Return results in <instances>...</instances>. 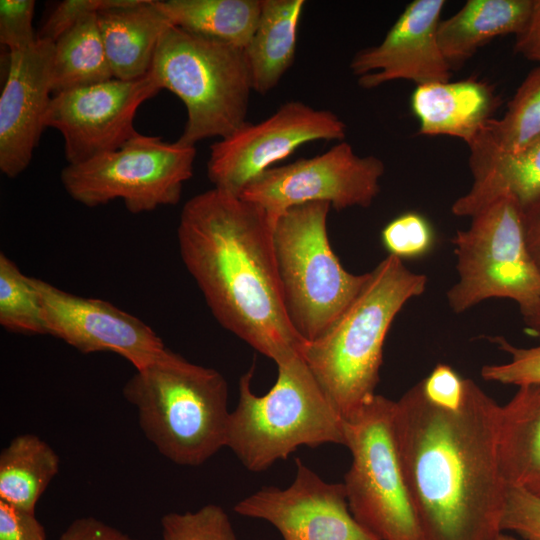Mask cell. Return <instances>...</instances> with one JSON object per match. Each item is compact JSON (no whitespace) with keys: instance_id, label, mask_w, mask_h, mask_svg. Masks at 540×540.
I'll use <instances>...</instances> for the list:
<instances>
[{"instance_id":"obj_1","label":"cell","mask_w":540,"mask_h":540,"mask_svg":"<svg viewBox=\"0 0 540 540\" xmlns=\"http://www.w3.org/2000/svg\"><path fill=\"white\" fill-rule=\"evenodd\" d=\"M500 405L465 379L454 408L420 382L395 401L394 434L424 540H496L508 484L498 452Z\"/></svg>"},{"instance_id":"obj_2","label":"cell","mask_w":540,"mask_h":540,"mask_svg":"<svg viewBox=\"0 0 540 540\" xmlns=\"http://www.w3.org/2000/svg\"><path fill=\"white\" fill-rule=\"evenodd\" d=\"M273 228L260 206L212 188L184 204L177 240L218 323L279 365L300 354L305 341L286 311Z\"/></svg>"},{"instance_id":"obj_3","label":"cell","mask_w":540,"mask_h":540,"mask_svg":"<svg viewBox=\"0 0 540 540\" xmlns=\"http://www.w3.org/2000/svg\"><path fill=\"white\" fill-rule=\"evenodd\" d=\"M427 277L409 270L393 255L369 272L362 290L300 355L346 419L375 395L390 326L402 307L426 289Z\"/></svg>"},{"instance_id":"obj_4","label":"cell","mask_w":540,"mask_h":540,"mask_svg":"<svg viewBox=\"0 0 540 540\" xmlns=\"http://www.w3.org/2000/svg\"><path fill=\"white\" fill-rule=\"evenodd\" d=\"M139 426L158 452L182 466H199L226 447L228 385L217 370L169 348L136 370L123 387Z\"/></svg>"},{"instance_id":"obj_5","label":"cell","mask_w":540,"mask_h":540,"mask_svg":"<svg viewBox=\"0 0 540 540\" xmlns=\"http://www.w3.org/2000/svg\"><path fill=\"white\" fill-rule=\"evenodd\" d=\"M272 388L256 395L254 366L239 379L226 447L251 472H263L302 446H345V421L300 354L277 365Z\"/></svg>"},{"instance_id":"obj_6","label":"cell","mask_w":540,"mask_h":540,"mask_svg":"<svg viewBox=\"0 0 540 540\" xmlns=\"http://www.w3.org/2000/svg\"><path fill=\"white\" fill-rule=\"evenodd\" d=\"M159 88L184 103L187 121L180 142L224 138L246 120L253 91L244 49L170 26L149 71Z\"/></svg>"},{"instance_id":"obj_7","label":"cell","mask_w":540,"mask_h":540,"mask_svg":"<svg viewBox=\"0 0 540 540\" xmlns=\"http://www.w3.org/2000/svg\"><path fill=\"white\" fill-rule=\"evenodd\" d=\"M331 206L311 202L285 211L275 222L273 243L284 303L291 324L306 342L319 338L352 303L369 272H348L327 231Z\"/></svg>"},{"instance_id":"obj_8","label":"cell","mask_w":540,"mask_h":540,"mask_svg":"<svg viewBox=\"0 0 540 540\" xmlns=\"http://www.w3.org/2000/svg\"><path fill=\"white\" fill-rule=\"evenodd\" d=\"M395 401L376 394L345 421L344 477L354 518L380 540H424L394 434Z\"/></svg>"},{"instance_id":"obj_9","label":"cell","mask_w":540,"mask_h":540,"mask_svg":"<svg viewBox=\"0 0 540 540\" xmlns=\"http://www.w3.org/2000/svg\"><path fill=\"white\" fill-rule=\"evenodd\" d=\"M471 218L452 239L459 278L447 292L449 307L462 313L490 298L512 299L519 309L538 301L540 273L527 249L519 204L503 196Z\"/></svg>"},{"instance_id":"obj_10","label":"cell","mask_w":540,"mask_h":540,"mask_svg":"<svg viewBox=\"0 0 540 540\" xmlns=\"http://www.w3.org/2000/svg\"><path fill=\"white\" fill-rule=\"evenodd\" d=\"M195 157V146L138 133L117 150L67 164L60 179L69 196L84 206L120 199L129 212L139 214L180 201Z\"/></svg>"},{"instance_id":"obj_11","label":"cell","mask_w":540,"mask_h":540,"mask_svg":"<svg viewBox=\"0 0 540 540\" xmlns=\"http://www.w3.org/2000/svg\"><path fill=\"white\" fill-rule=\"evenodd\" d=\"M384 172L381 159L360 156L340 141L322 154L266 170L239 197L263 208L275 225L285 211L305 203L326 202L336 210L366 208L379 194Z\"/></svg>"},{"instance_id":"obj_12","label":"cell","mask_w":540,"mask_h":540,"mask_svg":"<svg viewBox=\"0 0 540 540\" xmlns=\"http://www.w3.org/2000/svg\"><path fill=\"white\" fill-rule=\"evenodd\" d=\"M346 125L327 109L291 100L258 123L245 122L210 146L207 175L214 188L239 196L254 178L303 144L343 140Z\"/></svg>"},{"instance_id":"obj_13","label":"cell","mask_w":540,"mask_h":540,"mask_svg":"<svg viewBox=\"0 0 540 540\" xmlns=\"http://www.w3.org/2000/svg\"><path fill=\"white\" fill-rule=\"evenodd\" d=\"M160 90L149 73L66 90L51 97L44 125L62 134L68 164H79L117 150L137 135V109Z\"/></svg>"},{"instance_id":"obj_14","label":"cell","mask_w":540,"mask_h":540,"mask_svg":"<svg viewBox=\"0 0 540 540\" xmlns=\"http://www.w3.org/2000/svg\"><path fill=\"white\" fill-rule=\"evenodd\" d=\"M31 282L40 300L47 335L81 353L112 352L139 370L167 350L149 325L112 303L74 295L40 278L31 277Z\"/></svg>"},{"instance_id":"obj_15","label":"cell","mask_w":540,"mask_h":540,"mask_svg":"<svg viewBox=\"0 0 540 540\" xmlns=\"http://www.w3.org/2000/svg\"><path fill=\"white\" fill-rule=\"evenodd\" d=\"M234 511L269 522L283 540H380L352 515L343 483L323 480L299 458L288 487H262Z\"/></svg>"},{"instance_id":"obj_16","label":"cell","mask_w":540,"mask_h":540,"mask_svg":"<svg viewBox=\"0 0 540 540\" xmlns=\"http://www.w3.org/2000/svg\"><path fill=\"white\" fill-rule=\"evenodd\" d=\"M444 5V0H414L406 6L378 45L352 58L349 67L358 84L372 89L395 80L417 86L450 81L452 67L437 37Z\"/></svg>"},{"instance_id":"obj_17","label":"cell","mask_w":540,"mask_h":540,"mask_svg":"<svg viewBox=\"0 0 540 540\" xmlns=\"http://www.w3.org/2000/svg\"><path fill=\"white\" fill-rule=\"evenodd\" d=\"M54 43L39 40L9 51V65L0 96V170L20 175L30 164L45 128L52 97Z\"/></svg>"},{"instance_id":"obj_18","label":"cell","mask_w":540,"mask_h":540,"mask_svg":"<svg viewBox=\"0 0 540 540\" xmlns=\"http://www.w3.org/2000/svg\"><path fill=\"white\" fill-rule=\"evenodd\" d=\"M498 98L474 79L416 86L411 107L423 135L459 138L469 146L493 119Z\"/></svg>"},{"instance_id":"obj_19","label":"cell","mask_w":540,"mask_h":540,"mask_svg":"<svg viewBox=\"0 0 540 540\" xmlns=\"http://www.w3.org/2000/svg\"><path fill=\"white\" fill-rule=\"evenodd\" d=\"M469 166L473 183L453 203L455 216L472 217L503 196L522 210L540 202V137L513 153H470Z\"/></svg>"},{"instance_id":"obj_20","label":"cell","mask_w":540,"mask_h":540,"mask_svg":"<svg viewBox=\"0 0 540 540\" xmlns=\"http://www.w3.org/2000/svg\"><path fill=\"white\" fill-rule=\"evenodd\" d=\"M97 22L113 77L120 80L149 73L161 37L173 25L155 0L100 10Z\"/></svg>"},{"instance_id":"obj_21","label":"cell","mask_w":540,"mask_h":540,"mask_svg":"<svg viewBox=\"0 0 540 540\" xmlns=\"http://www.w3.org/2000/svg\"><path fill=\"white\" fill-rule=\"evenodd\" d=\"M498 452L507 484L540 498V382L500 406Z\"/></svg>"},{"instance_id":"obj_22","label":"cell","mask_w":540,"mask_h":540,"mask_svg":"<svg viewBox=\"0 0 540 540\" xmlns=\"http://www.w3.org/2000/svg\"><path fill=\"white\" fill-rule=\"evenodd\" d=\"M534 0H468L447 19L440 20L437 37L453 68L479 47L507 34H519L527 24Z\"/></svg>"},{"instance_id":"obj_23","label":"cell","mask_w":540,"mask_h":540,"mask_svg":"<svg viewBox=\"0 0 540 540\" xmlns=\"http://www.w3.org/2000/svg\"><path fill=\"white\" fill-rule=\"evenodd\" d=\"M304 6V0H261L257 27L244 48L253 91H271L293 64Z\"/></svg>"},{"instance_id":"obj_24","label":"cell","mask_w":540,"mask_h":540,"mask_svg":"<svg viewBox=\"0 0 540 540\" xmlns=\"http://www.w3.org/2000/svg\"><path fill=\"white\" fill-rule=\"evenodd\" d=\"M155 1L174 26L242 49L250 42L261 13V0Z\"/></svg>"},{"instance_id":"obj_25","label":"cell","mask_w":540,"mask_h":540,"mask_svg":"<svg viewBox=\"0 0 540 540\" xmlns=\"http://www.w3.org/2000/svg\"><path fill=\"white\" fill-rule=\"evenodd\" d=\"M59 465L57 453L37 435L14 437L0 453V501L35 512Z\"/></svg>"},{"instance_id":"obj_26","label":"cell","mask_w":540,"mask_h":540,"mask_svg":"<svg viewBox=\"0 0 540 540\" xmlns=\"http://www.w3.org/2000/svg\"><path fill=\"white\" fill-rule=\"evenodd\" d=\"M114 78L97 22L90 14L54 43L52 96Z\"/></svg>"},{"instance_id":"obj_27","label":"cell","mask_w":540,"mask_h":540,"mask_svg":"<svg viewBox=\"0 0 540 540\" xmlns=\"http://www.w3.org/2000/svg\"><path fill=\"white\" fill-rule=\"evenodd\" d=\"M540 137V66L523 80L502 118L491 119L470 153H513Z\"/></svg>"},{"instance_id":"obj_28","label":"cell","mask_w":540,"mask_h":540,"mask_svg":"<svg viewBox=\"0 0 540 540\" xmlns=\"http://www.w3.org/2000/svg\"><path fill=\"white\" fill-rule=\"evenodd\" d=\"M0 325L23 335H47L42 308L31 277L0 253Z\"/></svg>"},{"instance_id":"obj_29","label":"cell","mask_w":540,"mask_h":540,"mask_svg":"<svg viewBox=\"0 0 540 540\" xmlns=\"http://www.w3.org/2000/svg\"><path fill=\"white\" fill-rule=\"evenodd\" d=\"M161 536L162 540H237L225 510L212 503L196 511L165 514Z\"/></svg>"},{"instance_id":"obj_30","label":"cell","mask_w":540,"mask_h":540,"mask_svg":"<svg viewBox=\"0 0 540 540\" xmlns=\"http://www.w3.org/2000/svg\"><path fill=\"white\" fill-rule=\"evenodd\" d=\"M382 243L390 255L416 258L432 247L434 234L429 222L416 212H406L390 221L382 230Z\"/></svg>"},{"instance_id":"obj_31","label":"cell","mask_w":540,"mask_h":540,"mask_svg":"<svg viewBox=\"0 0 540 540\" xmlns=\"http://www.w3.org/2000/svg\"><path fill=\"white\" fill-rule=\"evenodd\" d=\"M492 340L510 356V361L483 366L481 376L484 380L518 387L540 382V346L521 348L503 337H494Z\"/></svg>"},{"instance_id":"obj_32","label":"cell","mask_w":540,"mask_h":540,"mask_svg":"<svg viewBox=\"0 0 540 540\" xmlns=\"http://www.w3.org/2000/svg\"><path fill=\"white\" fill-rule=\"evenodd\" d=\"M133 0H64L52 8L37 32V39L55 43L79 21L100 10L129 5Z\"/></svg>"},{"instance_id":"obj_33","label":"cell","mask_w":540,"mask_h":540,"mask_svg":"<svg viewBox=\"0 0 540 540\" xmlns=\"http://www.w3.org/2000/svg\"><path fill=\"white\" fill-rule=\"evenodd\" d=\"M501 529L514 532L524 540H540V498L508 485Z\"/></svg>"},{"instance_id":"obj_34","label":"cell","mask_w":540,"mask_h":540,"mask_svg":"<svg viewBox=\"0 0 540 540\" xmlns=\"http://www.w3.org/2000/svg\"><path fill=\"white\" fill-rule=\"evenodd\" d=\"M35 1H0V42L9 51L26 48L37 41L32 20Z\"/></svg>"},{"instance_id":"obj_35","label":"cell","mask_w":540,"mask_h":540,"mask_svg":"<svg viewBox=\"0 0 540 540\" xmlns=\"http://www.w3.org/2000/svg\"><path fill=\"white\" fill-rule=\"evenodd\" d=\"M420 384L426 397L443 407H457L465 392V379L447 364H437Z\"/></svg>"},{"instance_id":"obj_36","label":"cell","mask_w":540,"mask_h":540,"mask_svg":"<svg viewBox=\"0 0 540 540\" xmlns=\"http://www.w3.org/2000/svg\"><path fill=\"white\" fill-rule=\"evenodd\" d=\"M0 540H46V533L35 512L0 501Z\"/></svg>"},{"instance_id":"obj_37","label":"cell","mask_w":540,"mask_h":540,"mask_svg":"<svg viewBox=\"0 0 540 540\" xmlns=\"http://www.w3.org/2000/svg\"><path fill=\"white\" fill-rule=\"evenodd\" d=\"M59 540H137L94 517L75 519Z\"/></svg>"},{"instance_id":"obj_38","label":"cell","mask_w":540,"mask_h":540,"mask_svg":"<svg viewBox=\"0 0 540 540\" xmlns=\"http://www.w3.org/2000/svg\"><path fill=\"white\" fill-rule=\"evenodd\" d=\"M514 51L540 66V0H534L527 24L515 36Z\"/></svg>"},{"instance_id":"obj_39","label":"cell","mask_w":540,"mask_h":540,"mask_svg":"<svg viewBox=\"0 0 540 540\" xmlns=\"http://www.w3.org/2000/svg\"><path fill=\"white\" fill-rule=\"evenodd\" d=\"M522 214L527 249L540 273V202L522 210Z\"/></svg>"},{"instance_id":"obj_40","label":"cell","mask_w":540,"mask_h":540,"mask_svg":"<svg viewBox=\"0 0 540 540\" xmlns=\"http://www.w3.org/2000/svg\"><path fill=\"white\" fill-rule=\"evenodd\" d=\"M519 310L528 331L540 338V299Z\"/></svg>"},{"instance_id":"obj_41","label":"cell","mask_w":540,"mask_h":540,"mask_svg":"<svg viewBox=\"0 0 540 540\" xmlns=\"http://www.w3.org/2000/svg\"><path fill=\"white\" fill-rule=\"evenodd\" d=\"M496 540H524V539H519L517 537H514V536H511V535H506L504 534L503 532L498 536V538Z\"/></svg>"}]
</instances>
